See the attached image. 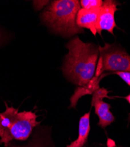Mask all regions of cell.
<instances>
[{
	"label": "cell",
	"mask_w": 130,
	"mask_h": 147,
	"mask_svg": "<svg viewBox=\"0 0 130 147\" xmlns=\"http://www.w3.org/2000/svg\"><path fill=\"white\" fill-rule=\"evenodd\" d=\"M118 5L120 4L113 0H105L103 3L97 22V33L101 35V31H107L114 35V28L117 27L114 15L115 12L119 10L117 8Z\"/></svg>",
	"instance_id": "5"
},
{
	"label": "cell",
	"mask_w": 130,
	"mask_h": 147,
	"mask_svg": "<svg viewBox=\"0 0 130 147\" xmlns=\"http://www.w3.org/2000/svg\"><path fill=\"white\" fill-rule=\"evenodd\" d=\"M80 9L77 0H56L46 8L41 18L53 32L69 37L84 32L76 24L77 14Z\"/></svg>",
	"instance_id": "2"
},
{
	"label": "cell",
	"mask_w": 130,
	"mask_h": 147,
	"mask_svg": "<svg viewBox=\"0 0 130 147\" xmlns=\"http://www.w3.org/2000/svg\"><path fill=\"white\" fill-rule=\"evenodd\" d=\"M4 103L6 109L0 113V144L7 147L13 140H27L41 121L37 120L36 113L19 112L18 109Z\"/></svg>",
	"instance_id": "3"
},
{
	"label": "cell",
	"mask_w": 130,
	"mask_h": 147,
	"mask_svg": "<svg viewBox=\"0 0 130 147\" xmlns=\"http://www.w3.org/2000/svg\"><path fill=\"white\" fill-rule=\"evenodd\" d=\"M105 71L130 72V55L124 49L115 44H105L103 47L99 46L96 77H99Z\"/></svg>",
	"instance_id": "4"
},
{
	"label": "cell",
	"mask_w": 130,
	"mask_h": 147,
	"mask_svg": "<svg viewBox=\"0 0 130 147\" xmlns=\"http://www.w3.org/2000/svg\"><path fill=\"white\" fill-rule=\"evenodd\" d=\"M6 41V34L4 31L0 29V45H3Z\"/></svg>",
	"instance_id": "14"
},
{
	"label": "cell",
	"mask_w": 130,
	"mask_h": 147,
	"mask_svg": "<svg viewBox=\"0 0 130 147\" xmlns=\"http://www.w3.org/2000/svg\"><path fill=\"white\" fill-rule=\"evenodd\" d=\"M113 74H115L119 76L128 85L130 86V72L126 71H117L113 72Z\"/></svg>",
	"instance_id": "12"
},
{
	"label": "cell",
	"mask_w": 130,
	"mask_h": 147,
	"mask_svg": "<svg viewBox=\"0 0 130 147\" xmlns=\"http://www.w3.org/2000/svg\"><path fill=\"white\" fill-rule=\"evenodd\" d=\"M101 0H81L80 1L81 6L83 9H90L101 7L103 4Z\"/></svg>",
	"instance_id": "10"
},
{
	"label": "cell",
	"mask_w": 130,
	"mask_h": 147,
	"mask_svg": "<svg viewBox=\"0 0 130 147\" xmlns=\"http://www.w3.org/2000/svg\"><path fill=\"white\" fill-rule=\"evenodd\" d=\"M101 7L99 8L86 9L81 8L77 14L76 24L81 28H87L96 36V26Z\"/></svg>",
	"instance_id": "6"
},
{
	"label": "cell",
	"mask_w": 130,
	"mask_h": 147,
	"mask_svg": "<svg viewBox=\"0 0 130 147\" xmlns=\"http://www.w3.org/2000/svg\"><path fill=\"white\" fill-rule=\"evenodd\" d=\"M7 147H44V146L42 145H41V144H37V142H35V144H30L29 145H26V146L16 145H14L13 144L10 142Z\"/></svg>",
	"instance_id": "13"
},
{
	"label": "cell",
	"mask_w": 130,
	"mask_h": 147,
	"mask_svg": "<svg viewBox=\"0 0 130 147\" xmlns=\"http://www.w3.org/2000/svg\"><path fill=\"white\" fill-rule=\"evenodd\" d=\"M99 77H94L84 87H79L76 88L74 94L70 98V108H76L78 100L82 96L86 94H91L99 88Z\"/></svg>",
	"instance_id": "9"
},
{
	"label": "cell",
	"mask_w": 130,
	"mask_h": 147,
	"mask_svg": "<svg viewBox=\"0 0 130 147\" xmlns=\"http://www.w3.org/2000/svg\"><path fill=\"white\" fill-rule=\"evenodd\" d=\"M91 105L95 108V113L99 117L98 125L102 128H105L115 121V117L110 112L111 106L109 104L103 100H96L91 101Z\"/></svg>",
	"instance_id": "7"
},
{
	"label": "cell",
	"mask_w": 130,
	"mask_h": 147,
	"mask_svg": "<svg viewBox=\"0 0 130 147\" xmlns=\"http://www.w3.org/2000/svg\"><path fill=\"white\" fill-rule=\"evenodd\" d=\"M69 53L65 56L62 70L65 77L79 87L86 85L93 78L99 57V47L83 42L78 36L66 45Z\"/></svg>",
	"instance_id": "1"
},
{
	"label": "cell",
	"mask_w": 130,
	"mask_h": 147,
	"mask_svg": "<svg viewBox=\"0 0 130 147\" xmlns=\"http://www.w3.org/2000/svg\"><path fill=\"white\" fill-rule=\"evenodd\" d=\"M123 98L125 99L128 101V102L129 103V104L130 105V94H128L127 96H126L125 97H123ZM128 119H129H129H130V113L129 114V118H128Z\"/></svg>",
	"instance_id": "15"
},
{
	"label": "cell",
	"mask_w": 130,
	"mask_h": 147,
	"mask_svg": "<svg viewBox=\"0 0 130 147\" xmlns=\"http://www.w3.org/2000/svg\"><path fill=\"white\" fill-rule=\"evenodd\" d=\"M109 92V91L105 88H99L93 93V94L91 101L96 100H103L104 98H109L108 96Z\"/></svg>",
	"instance_id": "11"
},
{
	"label": "cell",
	"mask_w": 130,
	"mask_h": 147,
	"mask_svg": "<svg viewBox=\"0 0 130 147\" xmlns=\"http://www.w3.org/2000/svg\"><path fill=\"white\" fill-rule=\"evenodd\" d=\"M90 113L89 112L80 118L78 137L66 147H83L86 144L90 130Z\"/></svg>",
	"instance_id": "8"
}]
</instances>
